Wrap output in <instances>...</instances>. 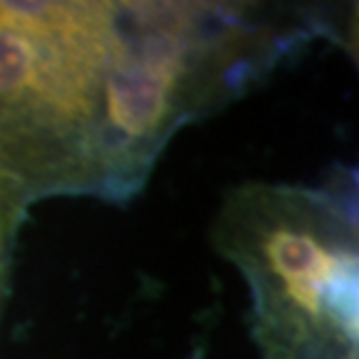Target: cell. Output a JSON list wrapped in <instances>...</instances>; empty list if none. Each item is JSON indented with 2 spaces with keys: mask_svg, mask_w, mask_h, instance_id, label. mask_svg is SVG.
Returning <instances> with one entry per match:
<instances>
[{
  "mask_svg": "<svg viewBox=\"0 0 359 359\" xmlns=\"http://www.w3.org/2000/svg\"><path fill=\"white\" fill-rule=\"evenodd\" d=\"M276 56V31L241 7L0 0V217L131 194L184 121Z\"/></svg>",
  "mask_w": 359,
  "mask_h": 359,
  "instance_id": "6da1fadb",
  "label": "cell"
},
{
  "mask_svg": "<svg viewBox=\"0 0 359 359\" xmlns=\"http://www.w3.org/2000/svg\"><path fill=\"white\" fill-rule=\"evenodd\" d=\"M222 243L250 278L269 359H357L355 231L325 194L250 187Z\"/></svg>",
  "mask_w": 359,
  "mask_h": 359,
  "instance_id": "7a4b0ae2",
  "label": "cell"
},
{
  "mask_svg": "<svg viewBox=\"0 0 359 359\" xmlns=\"http://www.w3.org/2000/svg\"><path fill=\"white\" fill-rule=\"evenodd\" d=\"M12 233V229L0 219V292H3L5 283V252H7V236Z\"/></svg>",
  "mask_w": 359,
  "mask_h": 359,
  "instance_id": "3957f363",
  "label": "cell"
}]
</instances>
